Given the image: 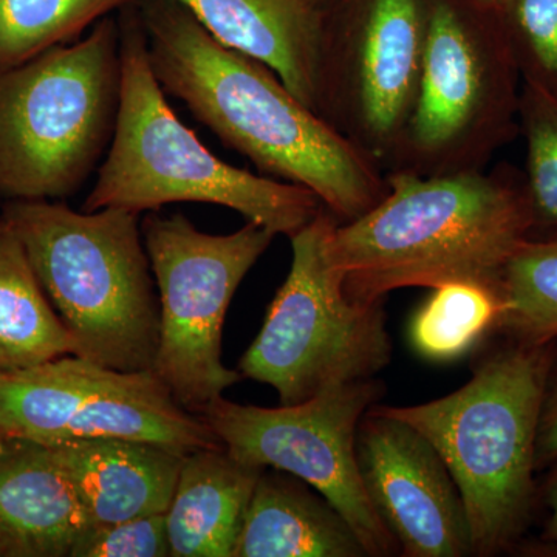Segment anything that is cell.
Here are the masks:
<instances>
[{"mask_svg":"<svg viewBox=\"0 0 557 557\" xmlns=\"http://www.w3.org/2000/svg\"><path fill=\"white\" fill-rule=\"evenodd\" d=\"M164 94L271 178L304 186L341 223L386 196L384 172L285 87L273 70L212 38L177 0H139Z\"/></svg>","mask_w":557,"mask_h":557,"instance_id":"6da1fadb","label":"cell"},{"mask_svg":"<svg viewBox=\"0 0 557 557\" xmlns=\"http://www.w3.org/2000/svg\"><path fill=\"white\" fill-rule=\"evenodd\" d=\"M384 199L338 223L330 256L350 299L384 302L394 289L471 282L500 293L516 249L534 236L525 175L493 171L387 172Z\"/></svg>","mask_w":557,"mask_h":557,"instance_id":"7a4b0ae2","label":"cell"},{"mask_svg":"<svg viewBox=\"0 0 557 557\" xmlns=\"http://www.w3.org/2000/svg\"><path fill=\"white\" fill-rule=\"evenodd\" d=\"M121 97L115 134L83 211L153 212L219 205L274 234L295 236L324 208L304 186L231 166L188 129L153 75L138 3L120 11Z\"/></svg>","mask_w":557,"mask_h":557,"instance_id":"3957f363","label":"cell"},{"mask_svg":"<svg viewBox=\"0 0 557 557\" xmlns=\"http://www.w3.org/2000/svg\"><path fill=\"white\" fill-rule=\"evenodd\" d=\"M557 341L512 338L448 397L387 408L438 450L467 507L474 555L519 544L536 507L539 421Z\"/></svg>","mask_w":557,"mask_h":557,"instance_id":"277c9868","label":"cell"},{"mask_svg":"<svg viewBox=\"0 0 557 557\" xmlns=\"http://www.w3.org/2000/svg\"><path fill=\"white\" fill-rule=\"evenodd\" d=\"M2 218L24 244L76 357L121 372H153L160 299L139 214L17 200L3 207Z\"/></svg>","mask_w":557,"mask_h":557,"instance_id":"5b68a950","label":"cell"},{"mask_svg":"<svg viewBox=\"0 0 557 557\" xmlns=\"http://www.w3.org/2000/svg\"><path fill=\"white\" fill-rule=\"evenodd\" d=\"M121 97L120 22L0 70V197L65 199L108 152Z\"/></svg>","mask_w":557,"mask_h":557,"instance_id":"8992f818","label":"cell"},{"mask_svg":"<svg viewBox=\"0 0 557 557\" xmlns=\"http://www.w3.org/2000/svg\"><path fill=\"white\" fill-rule=\"evenodd\" d=\"M520 83L500 11L428 0L420 89L387 172L485 170L519 134Z\"/></svg>","mask_w":557,"mask_h":557,"instance_id":"52a82bcc","label":"cell"},{"mask_svg":"<svg viewBox=\"0 0 557 557\" xmlns=\"http://www.w3.org/2000/svg\"><path fill=\"white\" fill-rule=\"evenodd\" d=\"M338 223L324 207L289 237L292 269L239 362L242 379L276 388L284 406L336 384L372 380L391 362L384 302L348 298L343 273L330 256Z\"/></svg>","mask_w":557,"mask_h":557,"instance_id":"ba28073f","label":"cell"},{"mask_svg":"<svg viewBox=\"0 0 557 557\" xmlns=\"http://www.w3.org/2000/svg\"><path fill=\"white\" fill-rule=\"evenodd\" d=\"M160 299V339L153 373L178 405L200 416L239 383L222 361L231 299L276 234L258 223L236 233H201L183 214L149 212L141 223Z\"/></svg>","mask_w":557,"mask_h":557,"instance_id":"9c48e42d","label":"cell"},{"mask_svg":"<svg viewBox=\"0 0 557 557\" xmlns=\"http://www.w3.org/2000/svg\"><path fill=\"white\" fill-rule=\"evenodd\" d=\"M428 0H329L317 113L386 174L420 89Z\"/></svg>","mask_w":557,"mask_h":557,"instance_id":"30bf717a","label":"cell"},{"mask_svg":"<svg viewBox=\"0 0 557 557\" xmlns=\"http://www.w3.org/2000/svg\"><path fill=\"white\" fill-rule=\"evenodd\" d=\"M84 438L138 440L183 454L222 448L207 421L178 405L153 372H121L69 355L0 373V443Z\"/></svg>","mask_w":557,"mask_h":557,"instance_id":"8fae6325","label":"cell"},{"mask_svg":"<svg viewBox=\"0 0 557 557\" xmlns=\"http://www.w3.org/2000/svg\"><path fill=\"white\" fill-rule=\"evenodd\" d=\"M380 394L375 381L362 380L274 409L220 397L200 417L231 457L302 480L338 509L368 556H388L398 547L370 504L357 461L359 423Z\"/></svg>","mask_w":557,"mask_h":557,"instance_id":"7c38bea8","label":"cell"},{"mask_svg":"<svg viewBox=\"0 0 557 557\" xmlns=\"http://www.w3.org/2000/svg\"><path fill=\"white\" fill-rule=\"evenodd\" d=\"M357 461L370 504L403 556L474 555L460 491L416 428L372 406L358 426Z\"/></svg>","mask_w":557,"mask_h":557,"instance_id":"4fadbf2b","label":"cell"},{"mask_svg":"<svg viewBox=\"0 0 557 557\" xmlns=\"http://www.w3.org/2000/svg\"><path fill=\"white\" fill-rule=\"evenodd\" d=\"M47 448L75 487L90 527L166 515L186 457L126 438H84Z\"/></svg>","mask_w":557,"mask_h":557,"instance_id":"5bb4252c","label":"cell"},{"mask_svg":"<svg viewBox=\"0 0 557 557\" xmlns=\"http://www.w3.org/2000/svg\"><path fill=\"white\" fill-rule=\"evenodd\" d=\"M215 40L273 70L317 112L324 7L317 0H177Z\"/></svg>","mask_w":557,"mask_h":557,"instance_id":"9a60e30c","label":"cell"},{"mask_svg":"<svg viewBox=\"0 0 557 557\" xmlns=\"http://www.w3.org/2000/svg\"><path fill=\"white\" fill-rule=\"evenodd\" d=\"M90 523L50 449L0 445V557H70Z\"/></svg>","mask_w":557,"mask_h":557,"instance_id":"2e32d148","label":"cell"},{"mask_svg":"<svg viewBox=\"0 0 557 557\" xmlns=\"http://www.w3.org/2000/svg\"><path fill=\"white\" fill-rule=\"evenodd\" d=\"M262 468L225 448L186 454L166 511L172 557H233Z\"/></svg>","mask_w":557,"mask_h":557,"instance_id":"e0dca14e","label":"cell"},{"mask_svg":"<svg viewBox=\"0 0 557 557\" xmlns=\"http://www.w3.org/2000/svg\"><path fill=\"white\" fill-rule=\"evenodd\" d=\"M362 556L368 553L338 509L298 480L263 469L233 557Z\"/></svg>","mask_w":557,"mask_h":557,"instance_id":"ac0fdd59","label":"cell"},{"mask_svg":"<svg viewBox=\"0 0 557 557\" xmlns=\"http://www.w3.org/2000/svg\"><path fill=\"white\" fill-rule=\"evenodd\" d=\"M76 355L75 341L53 309L24 244L0 215V373Z\"/></svg>","mask_w":557,"mask_h":557,"instance_id":"d6986e66","label":"cell"},{"mask_svg":"<svg viewBox=\"0 0 557 557\" xmlns=\"http://www.w3.org/2000/svg\"><path fill=\"white\" fill-rule=\"evenodd\" d=\"M139 0H0V70L76 42L113 11Z\"/></svg>","mask_w":557,"mask_h":557,"instance_id":"ffe728a7","label":"cell"},{"mask_svg":"<svg viewBox=\"0 0 557 557\" xmlns=\"http://www.w3.org/2000/svg\"><path fill=\"white\" fill-rule=\"evenodd\" d=\"M413 314L409 338L421 357L431 361H453L498 329L500 293L471 282H448L434 288Z\"/></svg>","mask_w":557,"mask_h":557,"instance_id":"44dd1931","label":"cell"},{"mask_svg":"<svg viewBox=\"0 0 557 557\" xmlns=\"http://www.w3.org/2000/svg\"><path fill=\"white\" fill-rule=\"evenodd\" d=\"M498 329L530 343L557 341V233L531 236L500 277Z\"/></svg>","mask_w":557,"mask_h":557,"instance_id":"7402d4cb","label":"cell"},{"mask_svg":"<svg viewBox=\"0 0 557 557\" xmlns=\"http://www.w3.org/2000/svg\"><path fill=\"white\" fill-rule=\"evenodd\" d=\"M519 132L527 143L525 175L534 233H557V100L522 84Z\"/></svg>","mask_w":557,"mask_h":557,"instance_id":"603a6c76","label":"cell"},{"mask_svg":"<svg viewBox=\"0 0 557 557\" xmlns=\"http://www.w3.org/2000/svg\"><path fill=\"white\" fill-rule=\"evenodd\" d=\"M500 16L522 84L557 100V0H508Z\"/></svg>","mask_w":557,"mask_h":557,"instance_id":"cb8c5ba5","label":"cell"},{"mask_svg":"<svg viewBox=\"0 0 557 557\" xmlns=\"http://www.w3.org/2000/svg\"><path fill=\"white\" fill-rule=\"evenodd\" d=\"M171 556L166 515L141 516L90 527L84 531L70 557H166Z\"/></svg>","mask_w":557,"mask_h":557,"instance_id":"d4e9b609","label":"cell"},{"mask_svg":"<svg viewBox=\"0 0 557 557\" xmlns=\"http://www.w3.org/2000/svg\"><path fill=\"white\" fill-rule=\"evenodd\" d=\"M557 463V357L549 373L541 421H539L536 468L537 471Z\"/></svg>","mask_w":557,"mask_h":557,"instance_id":"484cf974","label":"cell"},{"mask_svg":"<svg viewBox=\"0 0 557 557\" xmlns=\"http://www.w3.org/2000/svg\"><path fill=\"white\" fill-rule=\"evenodd\" d=\"M552 475L544 487V505L547 508L544 530H542L541 542L545 548L556 552L557 555V463L553 465Z\"/></svg>","mask_w":557,"mask_h":557,"instance_id":"4316f807","label":"cell"},{"mask_svg":"<svg viewBox=\"0 0 557 557\" xmlns=\"http://www.w3.org/2000/svg\"><path fill=\"white\" fill-rule=\"evenodd\" d=\"M475 2L482 3V5L487 7V9L502 11L504 7L507 5L508 0H475Z\"/></svg>","mask_w":557,"mask_h":557,"instance_id":"83f0119b","label":"cell"},{"mask_svg":"<svg viewBox=\"0 0 557 557\" xmlns=\"http://www.w3.org/2000/svg\"><path fill=\"white\" fill-rule=\"evenodd\" d=\"M317 2L319 3V5L324 7V5H325V3H327V2H329V0H317Z\"/></svg>","mask_w":557,"mask_h":557,"instance_id":"f1b7e54d","label":"cell"}]
</instances>
